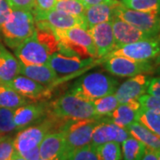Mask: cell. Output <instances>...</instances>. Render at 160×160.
<instances>
[{
	"instance_id": "cell-40",
	"label": "cell",
	"mask_w": 160,
	"mask_h": 160,
	"mask_svg": "<svg viewBox=\"0 0 160 160\" xmlns=\"http://www.w3.org/2000/svg\"><path fill=\"white\" fill-rule=\"evenodd\" d=\"M23 158L26 160H39L40 159V152H39V146L36 147L34 149H30L29 151L23 153Z\"/></svg>"
},
{
	"instance_id": "cell-39",
	"label": "cell",
	"mask_w": 160,
	"mask_h": 160,
	"mask_svg": "<svg viewBox=\"0 0 160 160\" xmlns=\"http://www.w3.org/2000/svg\"><path fill=\"white\" fill-rule=\"evenodd\" d=\"M147 93L156 96H160V75L155 78H151L149 82Z\"/></svg>"
},
{
	"instance_id": "cell-19",
	"label": "cell",
	"mask_w": 160,
	"mask_h": 160,
	"mask_svg": "<svg viewBox=\"0 0 160 160\" xmlns=\"http://www.w3.org/2000/svg\"><path fill=\"white\" fill-rule=\"evenodd\" d=\"M118 3V0H110L106 3L86 7L83 18L87 29L99 23L110 22L115 16V9Z\"/></svg>"
},
{
	"instance_id": "cell-33",
	"label": "cell",
	"mask_w": 160,
	"mask_h": 160,
	"mask_svg": "<svg viewBox=\"0 0 160 160\" xmlns=\"http://www.w3.org/2000/svg\"><path fill=\"white\" fill-rule=\"evenodd\" d=\"M138 102L142 109L160 114V96L144 93L138 99Z\"/></svg>"
},
{
	"instance_id": "cell-26",
	"label": "cell",
	"mask_w": 160,
	"mask_h": 160,
	"mask_svg": "<svg viewBox=\"0 0 160 160\" xmlns=\"http://www.w3.org/2000/svg\"><path fill=\"white\" fill-rule=\"evenodd\" d=\"M92 102L93 105L95 113L100 118L103 117H108L120 104L115 93L108 94L106 96L96 99Z\"/></svg>"
},
{
	"instance_id": "cell-34",
	"label": "cell",
	"mask_w": 160,
	"mask_h": 160,
	"mask_svg": "<svg viewBox=\"0 0 160 160\" xmlns=\"http://www.w3.org/2000/svg\"><path fill=\"white\" fill-rule=\"evenodd\" d=\"M68 160H99V158L96 155L95 148L91 144H88L75 150L69 156Z\"/></svg>"
},
{
	"instance_id": "cell-38",
	"label": "cell",
	"mask_w": 160,
	"mask_h": 160,
	"mask_svg": "<svg viewBox=\"0 0 160 160\" xmlns=\"http://www.w3.org/2000/svg\"><path fill=\"white\" fill-rule=\"evenodd\" d=\"M12 9L6 0H0V28L11 14Z\"/></svg>"
},
{
	"instance_id": "cell-13",
	"label": "cell",
	"mask_w": 160,
	"mask_h": 160,
	"mask_svg": "<svg viewBox=\"0 0 160 160\" xmlns=\"http://www.w3.org/2000/svg\"><path fill=\"white\" fill-rule=\"evenodd\" d=\"M9 86L32 102H46L52 96L50 88H47L44 85L23 75L16 76L12 80Z\"/></svg>"
},
{
	"instance_id": "cell-43",
	"label": "cell",
	"mask_w": 160,
	"mask_h": 160,
	"mask_svg": "<svg viewBox=\"0 0 160 160\" xmlns=\"http://www.w3.org/2000/svg\"><path fill=\"white\" fill-rule=\"evenodd\" d=\"M7 160H26L24 158H23L22 155H20L18 152L16 151H14V153L12 155L11 158H9V159Z\"/></svg>"
},
{
	"instance_id": "cell-11",
	"label": "cell",
	"mask_w": 160,
	"mask_h": 160,
	"mask_svg": "<svg viewBox=\"0 0 160 160\" xmlns=\"http://www.w3.org/2000/svg\"><path fill=\"white\" fill-rule=\"evenodd\" d=\"M50 112L47 102H37L22 105L14 109L13 120L17 131L40 123Z\"/></svg>"
},
{
	"instance_id": "cell-45",
	"label": "cell",
	"mask_w": 160,
	"mask_h": 160,
	"mask_svg": "<svg viewBox=\"0 0 160 160\" xmlns=\"http://www.w3.org/2000/svg\"><path fill=\"white\" fill-rule=\"evenodd\" d=\"M154 74L160 75V68H156V69H155Z\"/></svg>"
},
{
	"instance_id": "cell-5",
	"label": "cell",
	"mask_w": 160,
	"mask_h": 160,
	"mask_svg": "<svg viewBox=\"0 0 160 160\" xmlns=\"http://www.w3.org/2000/svg\"><path fill=\"white\" fill-rule=\"evenodd\" d=\"M103 63V68L111 75L120 78L138 74H154L156 67L151 61H135L124 56H111Z\"/></svg>"
},
{
	"instance_id": "cell-37",
	"label": "cell",
	"mask_w": 160,
	"mask_h": 160,
	"mask_svg": "<svg viewBox=\"0 0 160 160\" xmlns=\"http://www.w3.org/2000/svg\"><path fill=\"white\" fill-rule=\"evenodd\" d=\"M56 0H35L34 8L31 12H47L54 8Z\"/></svg>"
},
{
	"instance_id": "cell-24",
	"label": "cell",
	"mask_w": 160,
	"mask_h": 160,
	"mask_svg": "<svg viewBox=\"0 0 160 160\" xmlns=\"http://www.w3.org/2000/svg\"><path fill=\"white\" fill-rule=\"evenodd\" d=\"M29 103V100L12 89L8 84L0 83V108L15 109Z\"/></svg>"
},
{
	"instance_id": "cell-36",
	"label": "cell",
	"mask_w": 160,
	"mask_h": 160,
	"mask_svg": "<svg viewBox=\"0 0 160 160\" xmlns=\"http://www.w3.org/2000/svg\"><path fill=\"white\" fill-rule=\"evenodd\" d=\"M12 10L32 11L34 8L35 0H6Z\"/></svg>"
},
{
	"instance_id": "cell-42",
	"label": "cell",
	"mask_w": 160,
	"mask_h": 160,
	"mask_svg": "<svg viewBox=\"0 0 160 160\" xmlns=\"http://www.w3.org/2000/svg\"><path fill=\"white\" fill-rule=\"evenodd\" d=\"M110 0H80V2L83 4V6L85 7H89L92 6H95L98 4H102V3H106L109 2Z\"/></svg>"
},
{
	"instance_id": "cell-32",
	"label": "cell",
	"mask_w": 160,
	"mask_h": 160,
	"mask_svg": "<svg viewBox=\"0 0 160 160\" xmlns=\"http://www.w3.org/2000/svg\"><path fill=\"white\" fill-rule=\"evenodd\" d=\"M14 109L0 108V134L6 135L12 132L17 131L13 120Z\"/></svg>"
},
{
	"instance_id": "cell-25",
	"label": "cell",
	"mask_w": 160,
	"mask_h": 160,
	"mask_svg": "<svg viewBox=\"0 0 160 160\" xmlns=\"http://www.w3.org/2000/svg\"><path fill=\"white\" fill-rule=\"evenodd\" d=\"M146 150V146L132 136L122 142L123 160H142Z\"/></svg>"
},
{
	"instance_id": "cell-21",
	"label": "cell",
	"mask_w": 160,
	"mask_h": 160,
	"mask_svg": "<svg viewBox=\"0 0 160 160\" xmlns=\"http://www.w3.org/2000/svg\"><path fill=\"white\" fill-rule=\"evenodd\" d=\"M18 75H20L19 61L0 40V83L9 85Z\"/></svg>"
},
{
	"instance_id": "cell-20",
	"label": "cell",
	"mask_w": 160,
	"mask_h": 160,
	"mask_svg": "<svg viewBox=\"0 0 160 160\" xmlns=\"http://www.w3.org/2000/svg\"><path fill=\"white\" fill-rule=\"evenodd\" d=\"M141 109L142 108L138 100L126 103H120L117 109L106 118L117 126L126 128L133 122L137 121Z\"/></svg>"
},
{
	"instance_id": "cell-2",
	"label": "cell",
	"mask_w": 160,
	"mask_h": 160,
	"mask_svg": "<svg viewBox=\"0 0 160 160\" xmlns=\"http://www.w3.org/2000/svg\"><path fill=\"white\" fill-rule=\"evenodd\" d=\"M35 19L31 11L12 10L9 17L1 26L2 38L7 46L15 49L34 33Z\"/></svg>"
},
{
	"instance_id": "cell-27",
	"label": "cell",
	"mask_w": 160,
	"mask_h": 160,
	"mask_svg": "<svg viewBox=\"0 0 160 160\" xmlns=\"http://www.w3.org/2000/svg\"><path fill=\"white\" fill-rule=\"evenodd\" d=\"M95 151L99 160H121L122 151L120 143L108 142L95 147Z\"/></svg>"
},
{
	"instance_id": "cell-28",
	"label": "cell",
	"mask_w": 160,
	"mask_h": 160,
	"mask_svg": "<svg viewBox=\"0 0 160 160\" xmlns=\"http://www.w3.org/2000/svg\"><path fill=\"white\" fill-rule=\"evenodd\" d=\"M121 2L127 8L160 15V0H121Z\"/></svg>"
},
{
	"instance_id": "cell-10",
	"label": "cell",
	"mask_w": 160,
	"mask_h": 160,
	"mask_svg": "<svg viewBox=\"0 0 160 160\" xmlns=\"http://www.w3.org/2000/svg\"><path fill=\"white\" fill-rule=\"evenodd\" d=\"M14 54L19 62L25 65L47 64L51 55L46 46L38 40L35 31L31 37L14 49Z\"/></svg>"
},
{
	"instance_id": "cell-30",
	"label": "cell",
	"mask_w": 160,
	"mask_h": 160,
	"mask_svg": "<svg viewBox=\"0 0 160 160\" xmlns=\"http://www.w3.org/2000/svg\"><path fill=\"white\" fill-rule=\"evenodd\" d=\"M35 34L40 43L46 46L50 54L58 52L59 46L57 38L52 29H42L36 28Z\"/></svg>"
},
{
	"instance_id": "cell-12",
	"label": "cell",
	"mask_w": 160,
	"mask_h": 160,
	"mask_svg": "<svg viewBox=\"0 0 160 160\" xmlns=\"http://www.w3.org/2000/svg\"><path fill=\"white\" fill-rule=\"evenodd\" d=\"M131 135L126 128L117 126L106 117L101 118L100 123L94 127L92 134L91 144L94 148L108 142L122 143Z\"/></svg>"
},
{
	"instance_id": "cell-23",
	"label": "cell",
	"mask_w": 160,
	"mask_h": 160,
	"mask_svg": "<svg viewBox=\"0 0 160 160\" xmlns=\"http://www.w3.org/2000/svg\"><path fill=\"white\" fill-rule=\"evenodd\" d=\"M126 130L131 136L142 142L146 146V148L153 150H160L159 136L155 134L153 132L150 131L140 122H133L126 127Z\"/></svg>"
},
{
	"instance_id": "cell-16",
	"label": "cell",
	"mask_w": 160,
	"mask_h": 160,
	"mask_svg": "<svg viewBox=\"0 0 160 160\" xmlns=\"http://www.w3.org/2000/svg\"><path fill=\"white\" fill-rule=\"evenodd\" d=\"M111 23L114 35L115 50L133 42L153 38V36L143 32L116 15L111 20Z\"/></svg>"
},
{
	"instance_id": "cell-29",
	"label": "cell",
	"mask_w": 160,
	"mask_h": 160,
	"mask_svg": "<svg viewBox=\"0 0 160 160\" xmlns=\"http://www.w3.org/2000/svg\"><path fill=\"white\" fill-rule=\"evenodd\" d=\"M137 121L160 137V114L141 109Z\"/></svg>"
},
{
	"instance_id": "cell-7",
	"label": "cell",
	"mask_w": 160,
	"mask_h": 160,
	"mask_svg": "<svg viewBox=\"0 0 160 160\" xmlns=\"http://www.w3.org/2000/svg\"><path fill=\"white\" fill-rule=\"evenodd\" d=\"M115 15L153 37L160 34V15L127 8L121 1L115 9Z\"/></svg>"
},
{
	"instance_id": "cell-9",
	"label": "cell",
	"mask_w": 160,
	"mask_h": 160,
	"mask_svg": "<svg viewBox=\"0 0 160 160\" xmlns=\"http://www.w3.org/2000/svg\"><path fill=\"white\" fill-rule=\"evenodd\" d=\"M49 132H52L51 126L46 117L38 124L20 130L13 138L15 151L22 155L30 149L38 147L42 140Z\"/></svg>"
},
{
	"instance_id": "cell-41",
	"label": "cell",
	"mask_w": 160,
	"mask_h": 160,
	"mask_svg": "<svg viewBox=\"0 0 160 160\" xmlns=\"http://www.w3.org/2000/svg\"><path fill=\"white\" fill-rule=\"evenodd\" d=\"M142 160H158V156L156 154V151L149 148H146L145 153L143 155Z\"/></svg>"
},
{
	"instance_id": "cell-6",
	"label": "cell",
	"mask_w": 160,
	"mask_h": 160,
	"mask_svg": "<svg viewBox=\"0 0 160 160\" xmlns=\"http://www.w3.org/2000/svg\"><path fill=\"white\" fill-rule=\"evenodd\" d=\"M32 13L34 15L35 26L38 29L64 30L80 26L87 29L83 16H74L55 9L47 12H32Z\"/></svg>"
},
{
	"instance_id": "cell-15",
	"label": "cell",
	"mask_w": 160,
	"mask_h": 160,
	"mask_svg": "<svg viewBox=\"0 0 160 160\" xmlns=\"http://www.w3.org/2000/svg\"><path fill=\"white\" fill-rule=\"evenodd\" d=\"M94 61L95 59L92 57L83 59L78 56H69L60 52H55L50 55L47 65L57 74L69 75L86 69L92 64Z\"/></svg>"
},
{
	"instance_id": "cell-1",
	"label": "cell",
	"mask_w": 160,
	"mask_h": 160,
	"mask_svg": "<svg viewBox=\"0 0 160 160\" xmlns=\"http://www.w3.org/2000/svg\"><path fill=\"white\" fill-rule=\"evenodd\" d=\"M118 80L102 72H92L82 76L70 88V92L88 102L114 93Z\"/></svg>"
},
{
	"instance_id": "cell-3",
	"label": "cell",
	"mask_w": 160,
	"mask_h": 160,
	"mask_svg": "<svg viewBox=\"0 0 160 160\" xmlns=\"http://www.w3.org/2000/svg\"><path fill=\"white\" fill-rule=\"evenodd\" d=\"M54 115L65 119H100L92 102L86 101L72 92H66L49 102Z\"/></svg>"
},
{
	"instance_id": "cell-31",
	"label": "cell",
	"mask_w": 160,
	"mask_h": 160,
	"mask_svg": "<svg viewBox=\"0 0 160 160\" xmlns=\"http://www.w3.org/2000/svg\"><path fill=\"white\" fill-rule=\"evenodd\" d=\"M53 9L81 17L84 14L86 7L80 0H57Z\"/></svg>"
},
{
	"instance_id": "cell-48",
	"label": "cell",
	"mask_w": 160,
	"mask_h": 160,
	"mask_svg": "<svg viewBox=\"0 0 160 160\" xmlns=\"http://www.w3.org/2000/svg\"><path fill=\"white\" fill-rule=\"evenodd\" d=\"M39 160H45V159H42V158H40V159Z\"/></svg>"
},
{
	"instance_id": "cell-8",
	"label": "cell",
	"mask_w": 160,
	"mask_h": 160,
	"mask_svg": "<svg viewBox=\"0 0 160 160\" xmlns=\"http://www.w3.org/2000/svg\"><path fill=\"white\" fill-rule=\"evenodd\" d=\"M160 52V34L147 38L133 42L116 49L106 56H124L135 61H151Z\"/></svg>"
},
{
	"instance_id": "cell-18",
	"label": "cell",
	"mask_w": 160,
	"mask_h": 160,
	"mask_svg": "<svg viewBox=\"0 0 160 160\" xmlns=\"http://www.w3.org/2000/svg\"><path fill=\"white\" fill-rule=\"evenodd\" d=\"M40 158L45 160H68L65 153L62 132L47 133L39 144Z\"/></svg>"
},
{
	"instance_id": "cell-14",
	"label": "cell",
	"mask_w": 160,
	"mask_h": 160,
	"mask_svg": "<svg viewBox=\"0 0 160 160\" xmlns=\"http://www.w3.org/2000/svg\"><path fill=\"white\" fill-rule=\"evenodd\" d=\"M151 77L149 74H138L118 85L115 95L119 103H126L138 100L147 92Z\"/></svg>"
},
{
	"instance_id": "cell-44",
	"label": "cell",
	"mask_w": 160,
	"mask_h": 160,
	"mask_svg": "<svg viewBox=\"0 0 160 160\" xmlns=\"http://www.w3.org/2000/svg\"><path fill=\"white\" fill-rule=\"evenodd\" d=\"M153 64H154L156 68H160V52H158V54L154 58V62H153Z\"/></svg>"
},
{
	"instance_id": "cell-47",
	"label": "cell",
	"mask_w": 160,
	"mask_h": 160,
	"mask_svg": "<svg viewBox=\"0 0 160 160\" xmlns=\"http://www.w3.org/2000/svg\"><path fill=\"white\" fill-rule=\"evenodd\" d=\"M2 136H3V135H1V134H0V139H1V138H2Z\"/></svg>"
},
{
	"instance_id": "cell-46",
	"label": "cell",
	"mask_w": 160,
	"mask_h": 160,
	"mask_svg": "<svg viewBox=\"0 0 160 160\" xmlns=\"http://www.w3.org/2000/svg\"><path fill=\"white\" fill-rule=\"evenodd\" d=\"M156 151V154L158 156V160H160V150H155Z\"/></svg>"
},
{
	"instance_id": "cell-4",
	"label": "cell",
	"mask_w": 160,
	"mask_h": 160,
	"mask_svg": "<svg viewBox=\"0 0 160 160\" xmlns=\"http://www.w3.org/2000/svg\"><path fill=\"white\" fill-rule=\"evenodd\" d=\"M100 119H69L62 132L65 139V153L67 158L75 150L91 143L92 134Z\"/></svg>"
},
{
	"instance_id": "cell-17",
	"label": "cell",
	"mask_w": 160,
	"mask_h": 160,
	"mask_svg": "<svg viewBox=\"0 0 160 160\" xmlns=\"http://www.w3.org/2000/svg\"><path fill=\"white\" fill-rule=\"evenodd\" d=\"M96 50V58L106 57L115 50V40L110 22L99 23L88 29Z\"/></svg>"
},
{
	"instance_id": "cell-35",
	"label": "cell",
	"mask_w": 160,
	"mask_h": 160,
	"mask_svg": "<svg viewBox=\"0 0 160 160\" xmlns=\"http://www.w3.org/2000/svg\"><path fill=\"white\" fill-rule=\"evenodd\" d=\"M15 151L13 138L8 135H3L0 139V160H7Z\"/></svg>"
},
{
	"instance_id": "cell-22",
	"label": "cell",
	"mask_w": 160,
	"mask_h": 160,
	"mask_svg": "<svg viewBox=\"0 0 160 160\" xmlns=\"http://www.w3.org/2000/svg\"><path fill=\"white\" fill-rule=\"evenodd\" d=\"M20 74L38 82L44 86L51 85L58 78V74L47 64L25 65L20 62Z\"/></svg>"
}]
</instances>
